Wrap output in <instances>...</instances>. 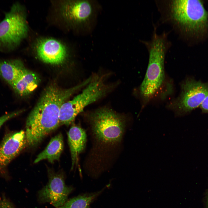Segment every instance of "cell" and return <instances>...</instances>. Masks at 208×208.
Listing matches in <instances>:
<instances>
[{
    "label": "cell",
    "mask_w": 208,
    "mask_h": 208,
    "mask_svg": "<svg viewBox=\"0 0 208 208\" xmlns=\"http://www.w3.org/2000/svg\"><path fill=\"white\" fill-rule=\"evenodd\" d=\"M89 82L88 79H86L66 89L53 84L44 90L26 120L25 133L27 144L32 146L36 145L60 125L59 115L62 105Z\"/></svg>",
    "instance_id": "6da1fadb"
},
{
    "label": "cell",
    "mask_w": 208,
    "mask_h": 208,
    "mask_svg": "<svg viewBox=\"0 0 208 208\" xmlns=\"http://www.w3.org/2000/svg\"><path fill=\"white\" fill-rule=\"evenodd\" d=\"M169 14L171 21L186 33L199 37L208 29V11L198 0H172Z\"/></svg>",
    "instance_id": "7a4b0ae2"
},
{
    "label": "cell",
    "mask_w": 208,
    "mask_h": 208,
    "mask_svg": "<svg viewBox=\"0 0 208 208\" xmlns=\"http://www.w3.org/2000/svg\"><path fill=\"white\" fill-rule=\"evenodd\" d=\"M107 74H93L90 82L81 92L62 105L59 115L60 125H68L88 105L105 96L115 87L116 83H106Z\"/></svg>",
    "instance_id": "3957f363"
},
{
    "label": "cell",
    "mask_w": 208,
    "mask_h": 208,
    "mask_svg": "<svg viewBox=\"0 0 208 208\" xmlns=\"http://www.w3.org/2000/svg\"><path fill=\"white\" fill-rule=\"evenodd\" d=\"M145 44L149 52V61L140 92L144 99L148 101L158 91L164 81V61L167 46L165 35L155 33L151 40Z\"/></svg>",
    "instance_id": "277c9868"
},
{
    "label": "cell",
    "mask_w": 208,
    "mask_h": 208,
    "mask_svg": "<svg viewBox=\"0 0 208 208\" xmlns=\"http://www.w3.org/2000/svg\"><path fill=\"white\" fill-rule=\"evenodd\" d=\"M95 139L103 144H114L119 142L125 128L126 119L122 115L104 107L87 115Z\"/></svg>",
    "instance_id": "5b68a950"
},
{
    "label": "cell",
    "mask_w": 208,
    "mask_h": 208,
    "mask_svg": "<svg viewBox=\"0 0 208 208\" xmlns=\"http://www.w3.org/2000/svg\"><path fill=\"white\" fill-rule=\"evenodd\" d=\"M28 31L23 8L19 3H14L0 22V52L14 50L25 38Z\"/></svg>",
    "instance_id": "8992f818"
},
{
    "label": "cell",
    "mask_w": 208,
    "mask_h": 208,
    "mask_svg": "<svg viewBox=\"0 0 208 208\" xmlns=\"http://www.w3.org/2000/svg\"><path fill=\"white\" fill-rule=\"evenodd\" d=\"M181 93L169 107L178 115L187 113L200 106L208 93V83L188 78L181 85Z\"/></svg>",
    "instance_id": "52a82bcc"
},
{
    "label": "cell",
    "mask_w": 208,
    "mask_h": 208,
    "mask_svg": "<svg viewBox=\"0 0 208 208\" xmlns=\"http://www.w3.org/2000/svg\"><path fill=\"white\" fill-rule=\"evenodd\" d=\"M99 8L97 3L94 1H68L62 5L61 11L67 20L86 32L92 29Z\"/></svg>",
    "instance_id": "ba28073f"
},
{
    "label": "cell",
    "mask_w": 208,
    "mask_h": 208,
    "mask_svg": "<svg viewBox=\"0 0 208 208\" xmlns=\"http://www.w3.org/2000/svg\"><path fill=\"white\" fill-rule=\"evenodd\" d=\"M49 181L47 184L38 192L40 203H49L56 208L62 206L68 200L74 188L67 185L64 174L48 169Z\"/></svg>",
    "instance_id": "9c48e42d"
},
{
    "label": "cell",
    "mask_w": 208,
    "mask_h": 208,
    "mask_svg": "<svg viewBox=\"0 0 208 208\" xmlns=\"http://www.w3.org/2000/svg\"><path fill=\"white\" fill-rule=\"evenodd\" d=\"M38 57L43 62L53 65L62 64L68 56L66 46L62 42L52 38L39 40L35 47Z\"/></svg>",
    "instance_id": "30bf717a"
},
{
    "label": "cell",
    "mask_w": 208,
    "mask_h": 208,
    "mask_svg": "<svg viewBox=\"0 0 208 208\" xmlns=\"http://www.w3.org/2000/svg\"><path fill=\"white\" fill-rule=\"evenodd\" d=\"M27 144L25 132L23 130L5 135L0 144V170L17 156Z\"/></svg>",
    "instance_id": "8fae6325"
},
{
    "label": "cell",
    "mask_w": 208,
    "mask_h": 208,
    "mask_svg": "<svg viewBox=\"0 0 208 208\" xmlns=\"http://www.w3.org/2000/svg\"><path fill=\"white\" fill-rule=\"evenodd\" d=\"M67 134L72 159L71 169H73L77 162L79 155L85 148L86 135L83 129L75 125L71 127Z\"/></svg>",
    "instance_id": "7c38bea8"
},
{
    "label": "cell",
    "mask_w": 208,
    "mask_h": 208,
    "mask_svg": "<svg viewBox=\"0 0 208 208\" xmlns=\"http://www.w3.org/2000/svg\"><path fill=\"white\" fill-rule=\"evenodd\" d=\"M40 81L36 74L26 69L11 86L19 95L26 96L37 88Z\"/></svg>",
    "instance_id": "4fadbf2b"
},
{
    "label": "cell",
    "mask_w": 208,
    "mask_h": 208,
    "mask_svg": "<svg viewBox=\"0 0 208 208\" xmlns=\"http://www.w3.org/2000/svg\"><path fill=\"white\" fill-rule=\"evenodd\" d=\"M26 69L23 62L19 59L0 60V75L10 86Z\"/></svg>",
    "instance_id": "5bb4252c"
},
{
    "label": "cell",
    "mask_w": 208,
    "mask_h": 208,
    "mask_svg": "<svg viewBox=\"0 0 208 208\" xmlns=\"http://www.w3.org/2000/svg\"><path fill=\"white\" fill-rule=\"evenodd\" d=\"M64 148L63 138L60 133L52 138L45 149L37 156L34 161L36 163L46 159L51 163L59 159Z\"/></svg>",
    "instance_id": "9a60e30c"
},
{
    "label": "cell",
    "mask_w": 208,
    "mask_h": 208,
    "mask_svg": "<svg viewBox=\"0 0 208 208\" xmlns=\"http://www.w3.org/2000/svg\"><path fill=\"white\" fill-rule=\"evenodd\" d=\"M91 193L85 194L68 200L62 206L58 208H90V204L104 190Z\"/></svg>",
    "instance_id": "2e32d148"
},
{
    "label": "cell",
    "mask_w": 208,
    "mask_h": 208,
    "mask_svg": "<svg viewBox=\"0 0 208 208\" xmlns=\"http://www.w3.org/2000/svg\"><path fill=\"white\" fill-rule=\"evenodd\" d=\"M22 110L13 112L5 114L0 117V128L3 124L8 120L18 115L22 112Z\"/></svg>",
    "instance_id": "e0dca14e"
},
{
    "label": "cell",
    "mask_w": 208,
    "mask_h": 208,
    "mask_svg": "<svg viewBox=\"0 0 208 208\" xmlns=\"http://www.w3.org/2000/svg\"><path fill=\"white\" fill-rule=\"evenodd\" d=\"M0 208H16L5 196L0 198Z\"/></svg>",
    "instance_id": "ac0fdd59"
},
{
    "label": "cell",
    "mask_w": 208,
    "mask_h": 208,
    "mask_svg": "<svg viewBox=\"0 0 208 208\" xmlns=\"http://www.w3.org/2000/svg\"><path fill=\"white\" fill-rule=\"evenodd\" d=\"M200 106L203 112L208 113V93Z\"/></svg>",
    "instance_id": "d6986e66"
},
{
    "label": "cell",
    "mask_w": 208,
    "mask_h": 208,
    "mask_svg": "<svg viewBox=\"0 0 208 208\" xmlns=\"http://www.w3.org/2000/svg\"><path fill=\"white\" fill-rule=\"evenodd\" d=\"M205 208H208V189L206 190L204 198Z\"/></svg>",
    "instance_id": "ffe728a7"
}]
</instances>
